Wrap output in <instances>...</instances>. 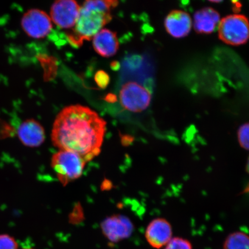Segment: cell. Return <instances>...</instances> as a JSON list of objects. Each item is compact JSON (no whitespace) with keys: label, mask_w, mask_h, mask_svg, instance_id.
Returning a JSON list of instances; mask_svg holds the SVG:
<instances>
[{"label":"cell","mask_w":249,"mask_h":249,"mask_svg":"<svg viewBox=\"0 0 249 249\" xmlns=\"http://www.w3.org/2000/svg\"><path fill=\"white\" fill-rule=\"evenodd\" d=\"M107 123L89 107L79 105L63 109L55 118L52 142L60 150L74 152L87 162L100 154Z\"/></svg>","instance_id":"6da1fadb"},{"label":"cell","mask_w":249,"mask_h":249,"mask_svg":"<svg viewBox=\"0 0 249 249\" xmlns=\"http://www.w3.org/2000/svg\"><path fill=\"white\" fill-rule=\"evenodd\" d=\"M118 4V0H85L75 28L67 36L71 44L80 46L85 40L92 39L112 20L111 11Z\"/></svg>","instance_id":"7a4b0ae2"},{"label":"cell","mask_w":249,"mask_h":249,"mask_svg":"<svg viewBox=\"0 0 249 249\" xmlns=\"http://www.w3.org/2000/svg\"><path fill=\"white\" fill-rule=\"evenodd\" d=\"M86 163L79 155L64 150L59 151L52 159V167L64 186L82 176Z\"/></svg>","instance_id":"3957f363"},{"label":"cell","mask_w":249,"mask_h":249,"mask_svg":"<svg viewBox=\"0 0 249 249\" xmlns=\"http://www.w3.org/2000/svg\"><path fill=\"white\" fill-rule=\"evenodd\" d=\"M119 100L124 110L134 114H141L150 106L152 93L138 83L127 82L121 87Z\"/></svg>","instance_id":"277c9868"},{"label":"cell","mask_w":249,"mask_h":249,"mask_svg":"<svg viewBox=\"0 0 249 249\" xmlns=\"http://www.w3.org/2000/svg\"><path fill=\"white\" fill-rule=\"evenodd\" d=\"M219 37L223 42L232 46L245 44L249 39V21L242 15L227 16L219 24Z\"/></svg>","instance_id":"5b68a950"},{"label":"cell","mask_w":249,"mask_h":249,"mask_svg":"<svg viewBox=\"0 0 249 249\" xmlns=\"http://www.w3.org/2000/svg\"><path fill=\"white\" fill-rule=\"evenodd\" d=\"M21 24L28 36L36 39L45 38L52 29L51 19L48 14L36 9H30L23 15Z\"/></svg>","instance_id":"8992f818"},{"label":"cell","mask_w":249,"mask_h":249,"mask_svg":"<svg viewBox=\"0 0 249 249\" xmlns=\"http://www.w3.org/2000/svg\"><path fill=\"white\" fill-rule=\"evenodd\" d=\"M101 229L103 234L109 241L117 243L132 235L134 226L128 217L121 214H114L103 221Z\"/></svg>","instance_id":"52a82bcc"},{"label":"cell","mask_w":249,"mask_h":249,"mask_svg":"<svg viewBox=\"0 0 249 249\" xmlns=\"http://www.w3.org/2000/svg\"><path fill=\"white\" fill-rule=\"evenodd\" d=\"M80 7L76 0H55L51 7L53 22L62 29H71L75 26Z\"/></svg>","instance_id":"ba28073f"},{"label":"cell","mask_w":249,"mask_h":249,"mask_svg":"<svg viewBox=\"0 0 249 249\" xmlns=\"http://www.w3.org/2000/svg\"><path fill=\"white\" fill-rule=\"evenodd\" d=\"M172 227L170 223L163 218H157L151 221L145 233L148 244L157 249L166 246L172 238Z\"/></svg>","instance_id":"9c48e42d"},{"label":"cell","mask_w":249,"mask_h":249,"mask_svg":"<svg viewBox=\"0 0 249 249\" xmlns=\"http://www.w3.org/2000/svg\"><path fill=\"white\" fill-rule=\"evenodd\" d=\"M192 21L186 12L180 10L171 11L164 20L167 32L176 38H183L191 32Z\"/></svg>","instance_id":"30bf717a"},{"label":"cell","mask_w":249,"mask_h":249,"mask_svg":"<svg viewBox=\"0 0 249 249\" xmlns=\"http://www.w3.org/2000/svg\"><path fill=\"white\" fill-rule=\"evenodd\" d=\"M18 135L24 145L31 148L39 147L45 139L44 129L34 120L24 121L18 127Z\"/></svg>","instance_id":"8fae6325"},{"label":"cell","mask_w":249,"mask_h":249,"mask_svg":"<svg viewBox=\"0 0 249 249\" xmlns=\"http://www.w3.org/2000/svg\"><path fill=\"white\" fill-rule=\"evenodd\" d=\"M92 39L93 49L99 55L108 58L117 53L119 42L116 33L108 29H103Z\"/></svg>","instance_id":"7c38bea8"},{"label":"cell","mask_w":249,"mask_h":249,"mask_svg":"<svg viewBox=\"0 0 249 249\" xmlns=\"http://www.w3.org/2000/svg\"><path fill=\"white\" fill-rule=\"evenodd\" d=\"M220 15L214 9L206 7L195 12L194 28L198 34H208L216 30L220 22Z\"/></svg>","instance_id":"4fadbf2b"},{"label":"cell","mask_w":249,"mask_h":249,"mask_svg":"<svg viewBox=\"0 0 249 249\" xmlns=\"http://www.w3.org/2000/svg\"><path fill=\"white\" fill-rule=\"evenodd\" d=\"M223 249H249V239L247 233L236 231L227 236Z\"/></svg>","instance_id":"5bb4252c"},{"label":"cell","mask_w":249,"mask_h":249,"mask_svg":"<svg viewBox=\"0 0 249 249\" xmlns=\"http://www.w3.org/2000/svg\"><path fill=\"white\" fill-rule=\"evenodd\" d=\"M164 249H193L191 243L179 237L172 238Z\"/></svg>","instance_id":"9a60e30c"},{"label":"cell","mask_w":249,"mask_h":249,"mask_svg":"<svg viewBox=\"0 0 249 249\" xmlns=\"http://www.w3.org/2000/svg\"><path fill=\"white\" fill-rule=\"evenodd\" d=\"M249 124L248 123L243 124L238 130V139L241 147L246 150H249Z\"/></svg>","instance_id":"2e32d148"},{"label":"cell","mask_w":249,"mask_h":249,"mask_svg":"<svg viewBox=\"0 0 249 249\" xmlns=\"http://www.w3.org/2000/svg\"><path fill=\"white\" fill-rule=\"evenodd\" d=\"M0 249H18V246L12 236L0 235Z\"/></svg>","instance_id":"e0dca14e"},{"label":"cell","mask_w":249,"mask_h":249,"mask_svg":"<svg viewBox=\"0 0 249 249\" xmlns=\"http://www.w3.org/2000/svg\"><path fill=\"white\" fill-rule=\"evenodd\" d=\"M109 77L107 74L104 71H99L95 76V81L97 85L101 87L105 88L108 84Z\"/></svg>","instance_id":"ac0fdd59"},{"label":"cell","mask_w":249,"mask_h":249,"mask_svg":"<svg viewBox=\"0 0 249 249\" xmlns=\"http://www.w3.org/2000/svg\"><path fill=\"white\" fill-rule=\"evenodd\" d=\"M133 141V137L130 135H124L122 138V142L124 146H129Z\"/></svg>","instance_id":"d6986e66"},{"label":"cell","mask_w":249,"mask_h":249,"mask_svg":"<svg viewBox=\"0 0 249 249\" xmlns=\"http://www.w3.org/2000/svg\"><path fill=\"white\" fill-rule=\"evenodd\" d=\"M208 1L218 3V2H220L223 1V0H208Z\"/></svg>","instance_id":"ffe728a7"},{"label":"cell","mask_w":249,"mask_h":249,"mask_svg":"<svg viewBox=\"0 0 249 249\" xmlns=\"http://www.w3.org/2000/svg\"><path fill=\"white\" fill-rule=\"evenodd\" d=\"M247 171L249 173V161H248L247 166Z\"/></svg>","instance_id":"44dd1931"},{"label":"cell","mask_w":249,"mask_h":249,"mask_svg":"<svg viewBox=\"0 0 249 249\" xmlns=\"http://www.w3.org/2000/svg\"><path fill=\"white\" fill-rule=\"evenodd\" d=\"M33 249L27 248V249Z\"/></svg>","instance_id":"7402d4cb"}]
</instances>
